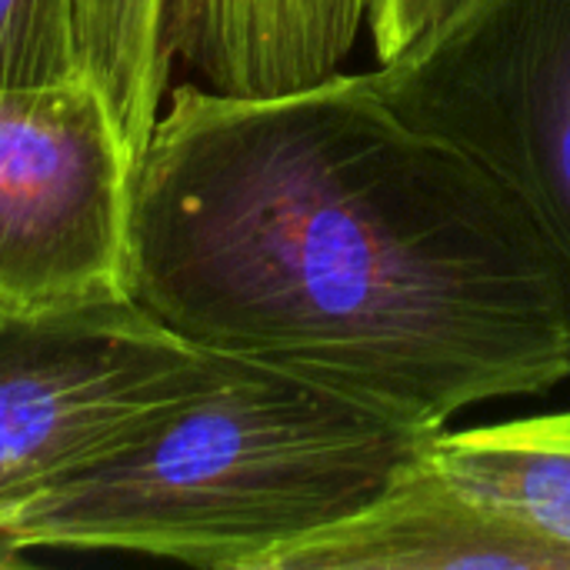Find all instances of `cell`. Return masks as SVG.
Returning a JSON list of instances; mask_svg holds the SVG:
<instances>
[{"mask_svg":"<svg viewBox=\"0 0 570 570\" xmlns=\"http://www.w3.org/2000/svg\"><path fill=\"white\" fill-rule=\"evenodd\" d=\"M134 180L90 77L0 90V321L134 301Z\"/></svg>","mask_w":570,"mask_h":570,"instance_id":"obj_4","label":"cell"},{"mask_svg":"<svg viewBox=\"0 0 570 570\" xmlns=\"http://www.w3.org/2000/svg\"><path fill=\"white\" fill-rule=\"evenodd\" d=\"M134 301L421 428L570 381V261L531 207L371 73L184 83L134 180Z\"/></svg>","mask_w":570,"mask_h":570,"instance_id":"obj_1","label":"cell"},{"mask_svg":"<svg viewBox=\"0 0 570 570\" xmlns=\"http://www.w3.org/2000/svg\"><path fill=\"white\" fill-rule=\"evenodd\" d=\"M214 367L137 301L0 321V564L20 511L137 448Z\"/></svg>","mask_w":570,"mask_h":570,"instance_id":"obj_3","label":"cell"},{"mask_svg":"<svg viewBox=\"0 0 570 570\" xmlns=\"http://www.w3.org/2000/svg\"><path fill=\"white\" fill-rule=\"evenodd\" d=\"M461 3L464 0H371L367 27L377 63L394 60L417 37H424L444 17H451Z\"/></svg>","mask_w":570,"mask_h":570,"instance_id":"obj_9","label":"cell"},{"mask_svg":"<svg viewBox=\"0 0 570 570\" xmlns=\"http://www.w3.org/2000/svg\"><path fill=\"white\" fill-rule=\"evenodd\" d=\"M314 10L331 53L337 57V63H344L357 43L361 27L367 23L371 0H314Z\"/></svg>","mask_w":570,"mask_h":570,"instance_id":"obj_10","label":"cell"},{"mask_svg":"<svg viewBox=\"0 0 570 570\" xmlns=\"http://www.w3.org/2000/svg\"><path fill=\"white\" fill-rule=\"evenodd\" d=\"M371 80L501 177L570 261V0H464Z\"/></svg>","mask_w":570,"mask_h":570,"instance_id":"obj_5","label":"cell"},{"mask_svg":"<svg viewBox=\"0 0 570 570\" xmlns=\"http://www.w3.org/2000/svg\"><path fill=\"white\" fill-rule=\"evenodd\" d=\"M441 431L291 367L217 351L197 394L137 448L20 511L3 548L13 561L100 551L281 570L291 551L387 491Z\"/></svg>","mask_w":570,"mask_h":570,"instance_id":"obj_2","label":"cell"},{"mask_svg":"<svg viewBox=\"0 0 570 570\" xmlns=\"http://www.w3.org/2000/svg\"><path fill=\"white\" fill-rule=\"evenodd\" d=\"M87 73L80 0H0V90Z\"/></svg>","mask_w":570,"mask_h":570,"instance_id":"obj_8","label":"cell"},{"mask_svg":"<svg viewBox=\"0 0 570 570\" xmlns=\"http://www.w3.org/2000/svg\"><path fill=\"white\" fill-rule=\"evenodd\" d=\"M431 458L474 498L570 561V411L441 431Z\"/></svg>","mask_w":570,"mask_h":570,"instance_id":"obj_7","label":"cell"},{"mask_svg":"<svg viewBox=\"0 0 570 570\" xmlns=\"http://www.w3.org/2000/svg\"><path fill=\"white\" fill-rule=\"evenodd\" d=\"M570 570L531 531L461 488L431 451L367 508L321 531L281 570Z\"/></svg>","mask_w":570,"mask_h":570,"instance_id":"obj_6","label":"cell"}]
</instances>
